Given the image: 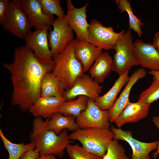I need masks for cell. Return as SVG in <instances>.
I'll list each match as a JSON object with an SVG mask.
<instances>
[{"mask_svg": "<svg viewBox=\"0 0 159 159\" xmlns=\"http://www.w3.org/2000/svg\"><path fill=\"white\" fill-rule=\"evenodd\" d=\"M55 65L53 60L46 62L39 59L26 45L15 49L13 62L2 64L11 75V105L18 106L24 112L29 111L40 97L43 77L51 72Z\"/></svg>", "mask_w": 159, "mask_h": 159, "instance_id": "obj_1", "label": "cell"}, {"mask_svg": "<svg viewBox=\"0 0 159 159\" xmlns=\"http://www.w3.org/2000/svg\"><path fill=\"white\" fill-rule=\"evenodd\" d=\"M48 118L45 120L36 117L33 121V129L31 134V142L39 150L40 155H53L62 158L65 150L71 141L68 130H63L59 135L47 128Z\"/></svg>", "mask_w": 159, "mask_h": 159, "instance_id": "obj_2", "label": "cell"}, {"mask_svg": "<svg viewBox=\"0 0 159 159\" xmlns=\"http://www.w3.org/2000/svg\"><path fill=\"white\" fill-rule=\"evenodd\" d=\"M74 39L64 49L53 57L55 65L51 73L62 85L64 90L70 89L75 80L84 73L82 65L74 53Z\"/></svg>", "mask_w": 159, "mask_h": 159, "instance_id": "obj_3", "label": "cell"}, {"mask_svg": "<svg viewBox=\"0 0 159 159\" xmlns=\"http://www.w3.org/2000/svg\"><path fill=\"white\" fill-rule=\"evenodd\" d=\"M69 138L77 140L87 151L102 158L114 137L110 130L89 128H79L69 134Z\"/></svg>", "mask_w": 159, "mask_h": 159, "instance_id": "obj_4", "label": "cell"}, {"mask_svg": "<svg viewBox=\"0 0 159 159\" xmlns=\"http://www.w3.org/2000/svg\"><path fill=\"white\" fill-rule=\"evenodd\" d=\"M133 43L131 30L128 29L117 40L114 49L112 71L119 76L133 66L139 65L133 54Z\"/></svg>", "mask_w": 159, "mask_h": 159, "instance_id": "obj_5", "label": "cell"}, {"mask_svg": "<svg viewBox=\"0 0 159 159\" xmlns=\"http://www.w3.org/2000/svg\"><path fill=\"white\" fill-rule=\"evenodd\" d=\"M4 29L16 37L24 39L32 27L21 6L20 0L10 1L4 21Z\"/></svg>", "mask_w": 159, "mask_h": 159, "instance_id": "obj_6", "label": "cell"}, {"mask_svg": "<svg viewBox=\"0 0 159 159\" xmlns=\"http://www.w3.org/2000/svg\"><path fill=\"white\" fill-rule=\"evenodd\" d=\"M125 32L123 29L116 32L112 26H105L97 20L92 19L88 29V42L102 50L114 49L116 42Z\"/></svg>", "mask_w": 159, "mask_h": 159, "instance_id": "obj_7", "label": "cell"}, {"mask_svg": "<svg viewBox=\"0 0 159 159\" xmlns=\"http://www.w3.org/2000/svg\"><path fill=\"white\" fill-rule=\"evenodd\" d=\"M108 110L101 109L95 101L88 98L86 109L76 118L80 128H92L110 129Z\"/></svg>", "mask_w": 159, "mask_h": 159, "instance_id": "obj_8", "label": "cell"}, {"mask_svg": "<svg viewBox=\"0 0 159 159\" xmlns=\"http://www.w3.org/2000/svg\"><path fill=\"white\" fill-rule=\"evenodd\" d=\"M53 29L49 30L48 39L53 57L63 51L73 39V31L64 18L54 19Z\"/></svg>", "mask_w": 159, "mask_h": 159, "instance_id": "obj_9", "label": "cell"}, {"mask_svg": "<svg viewBox=\"0 0 159 159\" xmlns=\"http://www.w3.org/2000/svg\"><path fill=\"white\" fill-rule=\"evenodd\" d=\"M99 84L84 73L75 80L70 89L64 91L62 97L65 101H69L84 95L95 101L100 96L103 89Z\"/></svg>", "mask_w": 159, "mask_h": 159, "instance_id": "obj_10", "label": "cell"}, {"mask_svg": "<svg viewBox=\"0 0 159 159\" xmlns=\"http://www.w3.org/2000/svg\"><path fill=\"white\" fill-rule=\"evenodd\" d=\"M66 2L67 10L64 19L75 32L77 39L88 42L89 24L87 20V8L89 2L80 8L75 7L70 0H67Z\"/></svg>", "mask_w": 159, "mask_h": 159, "instance_id": "obj_11", "label": "cell"}, {"mask_svg": "<svg viewBox=\"0 0 159 159\" xmlns=\"http://www.w3.org/2000/svg\"><path fill=\"white\" fill-rule=\"evenodd\" d=\"M110 129L113 134L114 138L125 141L130 145L132 150L131 159H151L150 153L157 149L158 141L142 142L134 138L130 131L122 130L112 125L110 126Z\"/></svg>", "mask_w": 159, "mask_h": 159, "instance_id": "obj_12", "label": "cell"}, {"mask_svg": "<svg viewBox=\"0 0 159 159\" xmlns=\"http://www.w3.org/2000/svg\"><path fill=\"white\" fill-rule=\"evenodd\" d=\"M49 29L30 31L24 38L26 44L33 51L35 56L40 60L46 62L53 60L48 41Z\"/></svg>", "mask_w": 159, "mask_h": 159, "instance_id": "obj_13", "label": "cell"}, {"mask_svg": "<svg viewBox=\"0 0 159 159\" xmlns=\"http://www.w3.org/2000/svg\"><path fill=\"white\" fill-rule=\"evenodd\" d=\"M22 9L26 13L30 24L36 29L45 27L51 29L54 16L48 15L43 12L39 0H20Z\"/></svg>", "mask_w": 159, "mask_h": 159, "instance_id": "obj_14", "label": "cell"}, {"mask_svg": "<svg viewBox=\"0 0 159 159\" xmlns=\"http://www.w3.org/2000/svg\"><path fill=\"white\" fill-rule=\"evenodd\" d=\"M133 46V54L139 65L150 70H159V52L152 44L138 39Z\"/></svg>", "mask_w": 159, "mask_h": 159, "instance_id": "obj_15", "label": "cell"}, {"mask_svg": "<svg viewBox=\"0 0 159 159\" xmlns=\"http://www.w3.org/2000/svg\"><path fill=\"white\" fill-rule=\"evenodd\" d=\"M146 72L143 68H140L133 72L130 77L129 81L120 95L115 102L111 109L108 110L110 122L114 123L119 115L130 102V92L135 84L139 80L144 77Z\"/></svg>", "mask_w": 159, "mask_h": 159, "instance_id": "obj_16", "label": "cell"}, {"mask_svg": "<svg viewBox=\"0 0 159 159\" xmlns=\"http://www.w3.org/2000/svg\"><path fill=\"white\" fill-rule=\"evenodd\" d=\"M74 53L82 64L84 73L89 71L98 57L102 52L98 48L85 41L74 39Z\"/></svg>", "mask_w": 159, "mask_h": 159, "instance_id": "obj_17", "label": "cell"}, {"mask_svg": "<svg viewBox=\"0 0 159 159\" xmlns=\"http://www.w3.org/2000/svg\"><path fill=\"white\" fill-rule=\"evenodd\" d=\"M150 105L130 102L114 123L118 128H121L126 124L137 122L147 116Z\"/></svg>", "mask_w": 159, "mask_h": 159, "instance_id": "obj_18", "label": "cell"}, {"mask_svg": "<svg viewBox=\"0 0 159 159\" xmlns=\"http://www.w3.org/2000/svg\"><path fill=\"white\" fill-rule=\"evenodd\" d=\"M65 101L63 97H40L29 111L36 117L46 119L59 112L60 106Z\"/></svg>", "mask_w": 159, "mask_h": 159, "instance_id": "obj_19", "label": "cell"}, {"mask_svg": "<svg viewBox=\"0 0 159 159\" xmlns=\"http://www.w3.org/2000/svg\"><path fill=\"white\" fill-rule=\"evenodd\" d=\"M130 70L125 71L115 81L114 84L106 93L97 98L95 102L97 105L101 110H109L113 106L117 97L122 89L129 80L128 75Z\"/></svg>", "mask_w": 159, "mask_h": 159, "instance_id": "obj_20", "label": "cell"}, {"mask_svg": "<svg viewBox=\"0 0 159 159\" xmlns=\"http://www.w3.org/2000/svg\"><path fill=\"white\" fill-rule=\"evenodd\" d=\"M112 58L107 52H102L89 70L90 77L99 83L104 82L112 71Z\"/></svg>", "mask_w": 159, "mask_h": 159, "instance_id": "obj_21", "label": "cell"}, {"mask_svg": "<svg viewBox=\"0 0 159 159\" xmlns=\"http://www.w3.org/2000/svg\"><path fill=\"white\" fill-rule=\"evenodd\" d=\"M76 119L71 116H64L58 112L49 118L47 128L57 135L65 129L73 132L80 128L76 122Z\"/></svg>", "mask_w": 159, "mask_h": 159, "instance_id": "obj_22", "label": "cell"}, {"mask_svg": "<svg viewBox=\"0 0 159 159\" xmlns=\"http://www.w3.org/2000/svg\"><path fill=\"white\" fill-rule=\"evenodd\" d=\"M64 91L61 83L51 72L44 76L41 84L40 97H62Z\"/></svg>", "mask_w": 159, "mask_h": 159, "instance_id": "obj_23", "label": "cell"}, {"mask_svg": "<svg viewBox=\"0 0 159 159\" xmlns=\"http://www.w3.org/2000/svg\"><path fill=\"white\" fill-rule=\"evenodd\" d=\"M88 99L87 97L80 95L74 100L65 101L60 106L59 112L64 116L76 118L87 108Z\"/></svg>", "mask_w": 159, "mask_h": 159, "instance_id": "obj_24", "label": "cell"}, {"mask_svg": "<svg viewBox=\"0 0 159 159\" xmlns=\"http://www.w3.org/2000/svg\"><path fill=\"white\" fill-rule=\"evenodd\" d=\"M0 137L4 147L8 153L9 157L7 159H20L26 152L34 149L36 147L35 144L32 142L27 144L12 143L5 137L1 129Z\"/></svg>", "mask_w": 159, "mask_h": 159, "instance_id": "obj_25", "label": "cell"}, {"mask_svg": "<svg viewBox=\"0 0 159 159\" xmlns=\"http://www.w3.org/2000/svg\"><path fill=\"white\" fill-rule=\"evenodd\" d=\"M116 4L120 12L127 13L129 19V29L137 33L139 37L143 34L141 27L144 23L141 19L135 15L132 11L130 1L127 0H116Z\"/></svg>", "mask_w": 159, "mask_h": 159, "instance_id": "obj_26", "label": "cell"}, {"mask_svg": "<svg viewBox=\"0 0 159 159\" xmlns=\"http://www.w3.org/2000/svg\"><path fill=\"white\" fill-rule=\"evenodd\" d=\"M159 99V81L153 77L150 85L140 94L138 102L151 104Z\"/></svg>", "mask_w": 159, "mask_h": 159, "instance_id": "obj_27", "label": "cell"}, {"mask_svg": "<svg viewBox=\"0 0 159 159\" xmlns=\"http://www.w3.org/2000/svg\"><path fill=\"white\" fill-rule=\"evenodd\" d=\"M43 12L48 15H56L58 18H64L65 14L60 5L59 0H39Z\"/></svg>", "mask_w": 159, "mask_h": 159, "instance_id": "obj_28", "label": "cell"}, {"mask_svg": "<svg viewBox=\"0 0 159 159\" xmlns=\"http://www.w3.org/2000/svg\"><path fill=\"white\" fill-rule=\"evenodd\" d=\"M101 159H129L125 150L119 143V140L114 138L109 144L106 153Z\"/></svg>", "mask_w": 159, "mask_h": 159, "instance_id": "obj_29", "label": "cell"}, {"mask_svg": "<svg viewBox=\"0 0 159 159\" xmlns=\"http://www.w3.org/2000/svg\"><path fill=\"white\" fill-rule=\"evenodd\" d=\"M66 150L69 159H101L87 151L82 146L70 144Z\"/></svg>", "mask_w": 159, "mask_h": 159, "instance_id": "obj_30", "label": "cell"}, {"mask_svg": "<svg viewBox=\"0 0 159 159\" xmlns=\"http://www.w3.org/2000/svg\"><path fill=\"white\" fill-rule=\"evenodd\" d=\"M10 1L9 0H0V23L2 24L5 19L8 9Z\"/></svg>", "mask_w": 159, "mask_h": 159, "instance_id": "obj_31", "label": "cell"}, {"mask_svg": "<svg viewBox=\"0 0 159 159\" xmlns=\"http://www.w3.org/2000/svg\"><path fill=\"white\" fill-rule=\"evenodd\" d=\"M40 155L39 150L35 147L34 149L30 150L26 152L20 159H36Z\"/></svg>", "mask_w": 159, "mask_h": 159, "instance_id": "obj_32", "label": "cell"}, {"mask_svg": "<svg viewBox=\"0 0 159 159\" xmlns=\"http://www.w3.org/2000/svg\"><path fill=\"white\" fill-rule=\"evenodd\" d=\"M153 122L154 124L159 130V115L155 116L152 118ZM159 154V140L158 141V146L156 151L155 152L153 155L154 158H156Z\"/></svg>", "mask_w": 159, "mask_h": 159, "instance_id": "obj_33", "label": "cell"}, {"mask_svg": "<svg viewBox=\"0 0 159 159\" xmlns=\"http://www.w3.org/2000/svg\"><path fill=\"white\" fill-rule=\"evenodd\" d=\"M152 44L159 52V31L156 32L155 34Z\"/></svg>", "mask_w": 159, "mask_h": 159, "instance_id": "obj_34", "label": "cell"}, {"mask_svg": "<svg viewBox=\"0 0 159 159\" xmlns=\"http://www.w3.org/2000/svg\"><path fill=\"white\" fill-rule=\"evenodd\" d=\"M36 159H57L56 156L53 155H40Z\"/></svg>", "mask_w": 159, "mask_h": 159, "instance_id": "obj_35", "label": "cell"}, {"mask_svg": "<svg viewBox=\"0 0 159 159\" xmlns=\"http://www.w3.org/2000/svg\"><path fill=\"white\" fill-rule=\"evenodd\" d=\"M148 73L152 75L153 78L159 81V70H150L148 72Z\"/></svg>", "mask_w": 159, "mask_h": 159, "instance_id": "obj_36", "label": "cell"}, {"mask_svg": "<svg viewBox=\"0 0 159 159\" xmlns=\"http://www.w3.org/2000/svg\"><path fill=\"white\" fill-rule=\"evenodd\" d=\"M158 159H159V158Z\"/></svg>", "mask_w": 159, "mask_h": 159, "instance_id": "obj_37", "label": "cell"}]
</instances>
